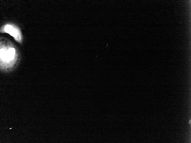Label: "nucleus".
I'll return each mask as SVG.
<instances>
[{
  "mask_svg": "<svg viewBox=\"0 0 191 143\" xmlns=\"http://www.w3.org/2000/svg\"><path fill=\"white\" fill-rule=\"evenodd\" d=\"M20 52L17 46L7 38L0 39V69L1 72H9L15 69L21 60Z\"/></svg>",
  "mask_w": 191,
  "mask_h": 143,
  "instance_id": "nucleus-1",
  "label": "nucleus"
},
{
  "mask_svg": "<svg viewBox=\"0 0 191 143\" xmlns=\"http://www.w3.org/2000/svg\"><path fill=\"white\" fill-rule=\"evenodd\" d=\"M0 32L9 34L20 45L23 44V37L20 28L11 23L5 24L1 27Z\"/></svg>",
  "mask_w": 191,
  "mask_h": 143,
  "instance_id": "nucleus-2",
  "label": "nucleus"
}]
</instances>
